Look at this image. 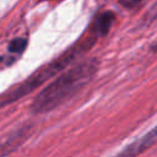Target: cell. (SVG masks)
Instances as JSON below:
<instances>
[{"instance_id":"cell-1","label":"cell","mask_w":157,"mask_h":157,"mask_svg":"<svg viewBox=\"0 0 157 157\" xmlns=\"http://www.w3.org/2000/svg\"><path fill=\"white\" fill-rule=\"evenodd\" d=\"M98 63L96 59H86L71 66L59 75L33 99L31 110L34 114L50 112L81 91L96 75Z\"/></svg>"},{"instance_id":"cell-2","label":"cell","mask_w":157,"mask_h":157,"mask_svg":"<svg viewBox=\"0 0 157 157\" xmlns=\"http://www.w3.org/2000/svg\"><path fill=\"white\" fill-rule=\"evenodd\" d=\"M94 40H96V37L87 38L86 40L78 42L74 47H71L67 52H65L63 55H60L55 60L50 61L49 64L44 65L43 67H40L32 76H29L26 81L21 82L18 86H16L12 90H10L9 92H6L0 98V107L9 105V104L13 103L15 101L25 97L26 94H28L29 92H32L33 90H36L37 87H39L42 83H44L45 81H48L50 77H53L56 74L61 72L72 61H75L82 53L87 52L93 45Z\"/></svg>"},{"instance_id":"cell-3","label":"cell","mask_w":157,"mask_h":157,"mask_svg":"<svg viewBox=\"0 0 157 157\" xmlns=\"http://www.w3.org/2000/svg\"><path fill=\"white\" fill-rule=\"evenodd\" d=\"M156 142H157V125L152 128L150 131H147L145 135L139 137L137 140L125 146L121 151H119L113 157H137L144 151L153 146Z\"/></svg>"},{"instance_id":"cell-4","label":"cell","mask_w":157,"mask_h":157,"mask_svg":"<svg viewBox=\"0 0 157 157\" xmlns=\"http://www.w3.org/2000/svg\"><path fill=\"white\" fill-rule=\"evenodd\" d=\"M31 134L29 126H23L13 131L11 135H9L4 141L0 142V157H6L12 151H15Z\"/></svg>"},{"instance_id":"cell-5","label":"cell","mask_w":157,"mask_h":157,"mask_svg":"<svg viewBox=\"0 0 157 157\" xmlns=\"http://www.w3.org/2000/svg\"><path fill=\"white\" fill-rule=\"evenodd\" d=\"M114 18H115V16L110 11H105V12H102L101 15H98L92 26V34H94L96 37L105 36L109 32V29L114 22Z\"/></svg>"},{"instance_id":"cell-6","label":"cell","mask_w":157,"mask_h":157,"mask_svg":"<svg viewBox=\"0 0 157 157\" xmlns=\"http://www.w3.org/2000/svg\"><path fill=\"white\" fill-rule=\"evenodd\" d=\"M27 45V40L25 38H15L9 44L10 53H22Z\"/></svg>"},{"instance_id":"cell-7","label":"cell","mask_w":157,"mask_h":157,"mask_svg":"<svg viewBox=\"0 0 157 157\" xmlns=\"http://www.w3.org/2000/svg\"><path fill=\"white\" fill-rule=\"evenodd\" d=\"M157 18V1L152 5V7L146 12L145 15V21L146 22H152Z\"/></svg>"},{"instance_id":"cell-8","label":"cell","mask_w":157,"mask_h":157,"mask_svg":"<svg viewBox=\"0 0 157 157\" xmlns=\"http://www.w3.org/2000/svg\"><path fill=\"white\" fill-rule=\"evenodd\" d=\"M141 0H128L126 1V4H129V5H131V4H137V2H140Z\"/></svg>"}]
</instances>
